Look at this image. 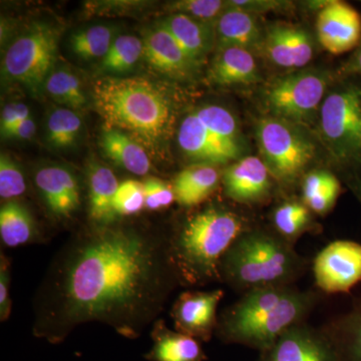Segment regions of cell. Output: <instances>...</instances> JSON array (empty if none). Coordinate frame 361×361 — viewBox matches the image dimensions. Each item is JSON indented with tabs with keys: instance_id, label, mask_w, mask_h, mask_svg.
Wrapping results in <instances>:
<instances>
[{
	"instance_id": "37",
	"label": "cell",
	"mask_w": 361,
	"mask_h": 361,
	"mask_svg": "<svg viewBox=\"0 0 361 361\" xmlns=\"http://www.w3.org/2000/svg\"><path fill=\"white\" fill-rule=\"evenodd\" d=\"M142 184L144 188L145 208L149 210L167 208L176 200L173 187L158 178H146Z\"/></svg>"
},
{
	"instance_id": "14",
	"label": "cell",
	"mask_w": 361,
	"mask_h": 361,
	"mask_svg": "<svg viewBox=\"0 0 361 361\" xmlns=\"http://www.w3.org/2000/svg\"><path fill=\"white\" fill-rule=\"evenodd\" d=\"M142 44V56L147 63L164 75L180 80H190L196 75L199 66L189 59L160 23L145 32Z\"/></svg>"
},
{
	"instance_id": "18",
	"label": "cell",
	"mask_w": 361,
	"mask_h": 361,
	"mask_svg": "<svg viewBox=\"0 0 361 361\" xmlns=\"http://www.w3.org/2000/svg\"><path fill=\"white\" fill-rule=\"evenodd\" d=\"M264 35L254 14L232 6L215 23L218 49L234 47L252 51L262 47Z\"/></svg>"
},
{
	"instance_id": "23",
	"label": "cell",
	"mask_w": 361,
	"mask_h": 361,
	"mask_svg": "<svg viewBox=\"0 0 361 361\" xmlns=\"http://www.w3.org/2000/svg\"><path fill=\"white\" fill-rule=\"evenodd\" d=\"M99 144L104 155L118 167L139 176L148 174L151 170L148 151L129 135L104 128Z\"/></svg>"
},
{
	"instance_id": "24",
	"label": "cell",
	"mask_w": 361,
	"mask_h": 361,
	"mask_svg": "<svg viewBox=\"0 0 361 361\" xmlns=\"http://www.w3.org/2000/svg\"><path fill=\"white\" fill-rule=\"evenodd\" d=\"M220 175L215 166L196 164L176 177L175 198L180 206L194 207L205 201L219 184Z\"/></svg>"
},
{
	"instance_id": "19",
	"label": "cell",
	"mask_w": 361,
	"mask_h": 361,
	"mask_svg": "<svg viewBox=\"0 0 361 361\" xmlns=\"http://www.w3.org/2000/svg\"><path fill=\"white\" fill-rule=\"evenodd\" d=\"M269 361H336L322 339L304 327H290L271 348Z\"/></svg>"
},
{
	"instance_id": "1",
	"label": "cell",
	"mask_w": 361,
	"mask_h": 361,
	"mask_svg": "<svg viewBox=\"0 0 361 361\" xmlns=\"http://www.w3.org/2000/svg\"><path fill=\"white\" fill-rule=\"evenodd\" d=\"M177 272L170 245L126 226H96L61 252L39 294L33 334L59 343L99 322L141 336L167 300Z\"/></svg>"
},
{
	"instance_id": "13",
	"label": "cell",
	"mask_w": 361,
	"mask_h": 361,
	"mask_svg": "<svg viewBox=\"0 0 361 361\" xmlns=\"http://www.w3.org/2000/svg\"><path fill=\"white\" fill-rule=\"evenodd\" d=\"M261 47L271 63L282 68H302L314 54L310 33L287 23L271 25L266 30Z\"/></svg>"
},
{
	"instance_id": "32",
	"label": "cell",
	"mask_w": 361,
	"mask_h": 361,
	"mask_svg": "<svg viewBox=\"0 0 361 361\" xmlns=\"http://www.w3.org/2000/svg\"><path fill=\"white\" fill-rule=\"evenodd\" d=\"M82 126V118L75 111L68 108L56 109L47 118V142L54 148H70L77 142Z\"/></svg>"
},
{
	"instance_id": "35",
	"label": "cell",
	"mask_w": 361,
	"mask_h": 361,
	"mask_svg": "<svg viewBox=\"0 0 361 361\" xmlns=\"http://www.w3.org/2000/svg\"><path fill=\"white\" fill-rule=\"evenodd\" d=\"M144 207V188L142 183L127 180L118 185L113 200V210L116 218L135 215Z\"/></svg>"
},
{
	"instance_id": "30",
	"label": "cell",
	"mask_w": 361,
	"mask_h": 361,
	"mask_svg": "<svg viewBox=\"0 0 361 361\" xmlns=\"http://www.w3.org/2000/svg\"><path fill=\"white\" fill-rule=\"evenodd\" d=\"M115 32L108 25H94L78 30L71 37L73 54L85 61L104 58L115 40Z\"/></svg>"
},
{
	"instance_id": "42",
	"label": "cell",
	"mask_w": 361,
	"mask_h": 361,
	"mask_svg": "<svg viewBox=\"0 0 361 361\" xmlns=\"http://www.w3.org/2000/svg\"><path fill=\"white\" fill-rule=\"evenodd\" d=\"M35 134V123L32 118H25L23 122L20 123L11 133L9 137L18 140H30L32 139ZM8 137V139H9Z\"/></svg>"
},
{
	"instance_id": "6",
	"label": "cell",
	"mask_w": 361,
	"mask_h": 361,
	"mask_svg": "<svg viewBox=\"0 0 361 361\" xmlns=\"http://www.w3.org/2000/svg\"><path fill=\"white\" fill-rule=\"evenodd\" d=\"M59 37L58 27L33 23L7 49L2 61L4 77L37 94L54 71Z\"/></svg>"
},
{
	"instance_id": "26",
	"label": "cell",
	"mask_w": 361,
	"mask_h": 361,
	"mask_svg": "<svg viewBox=\"0 0 361 361\" xmlns=\"http://www.w3.org/2000/svg\"><path fill=\"white\" fill-rule=\"evenodd\" d=\"M35 224L27 207L18 200L6 201L0 209V236L7 247H18L35 238Z\"/></svg>"
},
{
	"instance_id": "25",
	"label": "cell",
	"mask_w": 361,
	"mask_h": 361,
	"mask_svg": "<svg viewBox=\"0 0 361 361\" xmlns=\"http://www.w3.org/2000/svg\"><path fill=\"white\" fill-rule=\"evenodd\" d=\"M153 348L147 355L151 361H202L203 351L199 342L189 336L176 334L164 325L156 324Z\"/></svg>"
},
{
	"instance_id": "17",
	"label": "cell",
	"mask_w": 361,
	"mask_h": 361,
	"mask_svg": "<svg viewBox=\"0 0 361 361\" xmlns=\"http://www.w3.org/2000/svg\"><path fill=\"white\" fill-rule=\"evenodd\" d=\"M270 176L262 159L253 156L240 159L223 175L226 194L240 203L261 201L269 194Z\"/></svg>"
},
{
	"instance_id": "41",
	"label": "cell",
	"mask_w": 361,
	"mask_h": 361,
	"mask_svg": "<svg viewBox=\"0 0 361 361\" xmlns=\"http://www.w3.org/2000/svg\"><path fill=\"white\" fill-rule=\"evenodd\" d=\"M350 353L353 360L361 361V312L351 324Z\"/></svg>"
},
{
	"instance_id": "4",
	"label": "cell",
	"mask_w": 361,
	"mask_h": 361,
	"mask_svg": "<svg viewBox=\"0 0 361 361\" xmlns=\"http://www.w3.org/2000/svg\"><path fill=\"white\" fill-rule=\"evenodd\" d=\"M310 303L307 294L285 287L251 289L226 318V334L257 348H272L305 314Z\"/></svg>"
},
{
	"instance_id": "27",
	"label": "cell",
	"mask_w": 361,
	"mask_h": 361,
	"mask_svg": "<svg viewBox=\"0 0 361 361\" xmlns=\"http://www.w3.org/2000/svg\"><path fill=\"white\" fill-rule=\"evenodd\" d=\"M302 193L307 208L323 215L336 205L341 193V184L336 176L329 171L315 170L304 178Z\"/></svg>"
},
{
	"instance_id": "9",
	"label": "cell",
	"mask_w": 361,
	"mask_h": 361,
	"mask_svg": "<svg viewBox=\"0 0 361 361\" xmlns=\"http://www.w3.org/2000/svg\"><path fill=\"white\" fill-rule=\"evenodd\" d=\"M326 78L317 71H299L278 78L266 92L273 116L292 123L308 122L322 106Z\"/></svg>"
},
{
	"instance_id": "5",
	"label": "cell",
	"mask_w": 361,
	"mask_h": 361,
	"mask_svg": "<svg viewBox=\"0 0 361 361\" xmlns=\"http://www.w3.org/2000/svg\"><path fill=\"white\" fill-rule=\"evenodd\" d=\"M298 266L293 251L262 232H244L225 254L221 269L238 286H278L292 277Z\"/></svg>"
},
{
	"instance_id": "39",
	"label": "cell",
	"mask_w": 361,
	"mask_h": 361,
	"mask_svg": "<svg viewBox=\"0 0 361 361\" xmlns=\"http://www.w3.org/2000/svg\"><path fill=\"white\" fill-rule=\"evenodd\" d=\"M227 2L229 6L242 9L252 14L279 11L282 7L288 6L290 4V2L277 1V0H231Z\"/></svg>"
},
{
	"instance_id": "3",
	"label": "cell",
	"mask_w": 361,
	"mask_h": 361,
	"mask_svg": "<svg viewBox=\"0 0 361 361\" xmlns=\"http://www.w3.org/2000/svg\"><path fill=\"white\" fill-rule=\"evenodd\" d=\"M243 233L242 218L227 209L211 206L195 214L170 245L177 275L190 283L217 278L225 254Z\"/></svg>"
},
{
	"instance_id": "10",
	"label": "cell",
	"mask_w": 361,
	"mask_h": 361,
	"mask_svg": "<svg viewBox=\"0 0 361 361\" xmlns=\"http://www.w3.org/2000/svg\"><path fill=\"white\" fill-rule=\"evenodd\" d=\"M313 272L323 291H348L361 280L360 244L346 240L332 242L316 256Z\"/></svg>"
},
{
	"instance_id": "28",
	"label": "cell",
	"mask_w": 361,
	"mask_h": 361,
	"mask_svg": "<svg viewBox=\"0 0 361 361\" xmlns=\"http://www.w3.org/2000/svg\"><path fill=\"white\" fill-rule=\"evenodd\" d=\"M144 54L142 39L135 35L116 37L108 54L101 59L99 71L104 73H122L134 68Z\"/></svg>"
},
{
	"instance_id": "8",
	"label": "cell",
	"mask_w": 361,
	"mask_h": 361,
	"mask_svg": "<svg viewBox=\"0 0 361 361\" xmlns=\"http://www.w3.org/2000/svg\"><path fill=\"white\" fill-rule=\"evenodd\" d=\"M320 128L339 160L361 155V92L350 87L329 94L320 106Z\"/></svg>"
},
{
	"instance_id": "22",
	"label": "cell",
	"mask_w": 361,
	"mask_h": 361,
	"mask_svg": "<svg viewBox=\"0 0 361 361\" xmlns=\"http://www.w3.org/2000/svg\"><path fill=\"white\" fill-rule=\"evenodd\" d=\"M89 215L96 226L113 224L116 219L113 200L118 188L113 171L97 161H90L87 171Z\"/></svg>"
},
{
	"instance_id": "33",
	"label": "cell",
	"mask_w": 361,
	"mask_h": 361,
	"mask_svg": "<svg viewBox=\"0 0 361 361\" xmlns=\"http://www.w3.org/2000/svg\"><path fill=\"white\" fill-rule=\"evenodd\" d=\"M273 222L280 234L287 238H295L310 225V213L307 206L298 202H288L275 210Z\"/></svg>"
},
{
	"instance_id": "38",
	"label": "cell",
	"mask_w": 361,
	"mask_h": 361,
	"mask_svg": "<svg viewBox=\"0 0 361 361\" xmlns=\"http://www.w3.org/2000/svg\"><path fill=\"white\" fill-rule=\"evenodd\" d=\"M30 109L23 104H8L4 106L0 120V130L4 137H9L13 130L25 118H30Z\"/></svg>"
},
{
	"instance_id": "36",
	"label": "cell",
	"mask_w": 361,
	"mask_h": 361,
	"mask_svg": "<svg viewBox=\"0 0 361 361\" xmlns=\"http://www.w3.org/2000/svg\"><path fill=\"white\" fill-rule=\"evenodd\" d=\"M25 175L20 166L7 154L0 157V197L6 201L14 200L25 194Z\"/></svg>"
},
{
	"instance_id": "43",
	"label": "cell",
	"mask_w": 361,
	"mask_h": 361,
	"mask_svg": "<svg viewBox=\"0 0 361 361\" xmlns=\"http://www.w3.org/2000/svg\"><path fill=\"white\" fill-rule=\"evenodd\" d=\"M357 65H358V68H360V70L361 71V49L360 51V54H358V56H357Z\"/></svg>"
},
{
	"instance_id": "21",
	"label": "cell",
	"mask_w": 361,
	"mask_h": 361,
	"mask_svg": "<svg viewBox=\"0 0 361 361\" xmlns=\"http://www.w3.org/2000/svg\"><path fill=\"white\" fill-rule=\"evenodd\" d=\"M213 84L222 87L255 84L260 80L258 66L250 51L240 47L218 49L209 70Z\"/></svg>"
},
{
	"instance_id": "16",
	"label": "cell",
	"mask_w": 361,
	"mask_h": 361,
	"mask_svg": "<svg viewBox=\"0 0 361 361\" xmlns=\"http://www.w3.org/2000/svg\"><path fill=\"white\" fill-rule=\"evenodd\" d=\"M222 297V290L182 294L173 307V318L180 334L208 339L215 326L218 304Z\"/></svg>"
},
{
	"instance_id": "31",
	"label": "cell",
	"mask_w": 361,
	"mask_h": 361,
	"mask_svg": "<svg viewBox=\"0 0 361 361\" xmlns=\"http://www.w3.org/2000/svg\"><path fill=\"white\" fill-rule=\"evenodd\" d=\"M194 111L207 129L212 132L217 139L242 155L238 127L229 111L223 106L209 104Z\"/></svg>"
},
{
	"instance_id": "29",
	"label": "cell",
	"mask_w": 361,
	"mask_h": 361,
	"mask_svg": "<svg viewBox=\"0 0 361 361\" xmlns=\"http://www.w3.org/2000/svg\"><path fill=\"white\" fill-rule=\"evenodd\" d=\"M44 89L54 101L71 110H80L87 104L82 82L71 71H52L45 82Z\"/></svg>"
},
{
	"instance_id": "7",
	"label": "cell",
	"mask_w": 361,
	"mask_h": 361,
	"mask_svg": "<svg viewBox=\"0 0 361 361\" xmlns=\"http://www.w3.org/2000/svg\"><path fill=\"white\" fill-rule=\"evenodd\" d=\"M256 139L271 176L283 182L295 180L315 156V146L310 137L295 123L277 116L259 120Z\"/></svg>"
},
{
	"instance_id": "20",
	"label": "cell",
	"mask_w": 361,
	"mask_h": 361,
	"mask_svg": "<svg viewBox=\"0 0 361 361\" xmlns=\"http://www.w3.org/2000/svg\"><path fill=\"white\" fill-rule=\"evenodd\" d=\"M160 25L172 35L189 59L200 66L212 49L216 39L213 25L182 13H173L161 21Z\"/></svg>"
},
{
	"instance_id": "40",
	"label": "cell",
	"mask_w": 361,
	"mask_h": 361,
	"mask_svg": "<svg viewBox=\"0 0 361 361\" xmlns=\"http://www.w3.org/2000/svg\"><path fill=\"white\" fill-rule=\"evenodd\" d=\"M9 284H11V274H9L8 260L1 255V263H0V318L2 322L6 320L11 314V302L9 299Z\"/></svg>"
},
{
	"instance_id": "11",
	"label": "cell",
	"mask_w": 361,
	"mask_h": 361,
	"mask_svg": "<svg viewBox=\"0 0 361 361\" xmlns=\"http://www.w3.org/2000/svg\"><path fill=\"white\" fill-rule=\"evenodd\" d=\"M320 44L330 54H341L357 45L361 37V18L353 6L341 1L327 2L316 23Z\"/></svg>"
},
{
	"instance_id": "34",
	"label": "cell",
	"mask_w": 361,
	"mask_h": 361,
	"mask_svg": "<svg viewBox=\"0 0 361 361\" xmlns=\"http://www.w3.org/2000/svg\"><path fill=\"white\" fill-rule=\"evenodd\" d=\"M169 11L182 13L202 23L212 25L229 8L227 1L221 0H180L169 4Z\"/></svg>"
},
{
	"instance_id": "15",
	"label": "cell",
	"mask_w": 361,
	"mask_h": 361,
	"mask_svg": "<svg viewBox=\"0 0 361 361\" xmlns=\"http://www.w3.org/2000/svg\"><path fill=\"white\" fill-rule=\"evenodd\" d=\"M178 144L183 153L197 164L222 165L237 161L241 156L207 129L195 111L189 114L180 123Z\"/></svg>"
},
{
	"instance_id": "2",
	"label": "cell",
	"mask_w": 361,
	"mask_h": 361,
	"mask_svg": "<svg viewBox=\"0 0 361 361\" xmlns=\"http://www.w3.org/2000/svg\"><path fill=\"white\" fill-rule=\"evenodd\" d=\"M92 94L104 128L129 135L152 155L161 153L174 123L165 89L146 78L109 75L94 80Z\"/></svg>"
},
{
	"instance_id": "12",
	"label": "cell",
	"mask_w": 361,
	"mask_h": 361,
	"mask_svg": "<svg viewBox=\"0 0 361 361\" xmlns=\"http://www.w3.org/2000/svg\"><path fill=\"white\" fill-rule=\"evenodd\" d=\"M35 183L52 217L70 219L80 207V188L70 169L44 166L35 172Z\"/></svg>"
}]
</instances>
